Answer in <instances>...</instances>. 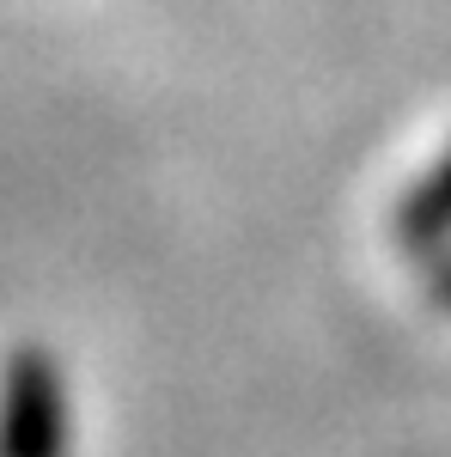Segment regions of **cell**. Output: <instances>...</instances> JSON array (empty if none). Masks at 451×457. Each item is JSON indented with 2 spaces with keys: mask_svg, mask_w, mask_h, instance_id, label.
I'll return each mask as SVG.
<instances>
[{
  "mask_svg": "<svg viewBox=\"0 0 451 457\" xmlns=\"http://www.w3.org/2000/svg\"><path fill=\"white\" fill-rule=\"evenodd\" d=\"M79 409H73L68 360L49 342L0 348V457H73Z\"/></svg>",
  "mask_w": 451,
  "mask_h": 457,
  "instance_id": "6da1fadb",
  "label": "cell"
},
{
  "mask_svg": "<svg viewBox=\"0 0 451 457\" xmlns=\"http://www.w3.org/2000/svg\"><path fill=\"white\" fill-rule=\"evenodd\" d=\"M390 245L403 250V256H415V262H433V256L451 250V146L390 208Z\"/></svg>",
  "mask_w": 451,
  "mask_h": 457,
  "instance_id": "7a4b0ae2",
  "label": "cell"
},
{
  "mask_svg": "<svg viewBox=\"0 0 451 457\" xmlns=\"http://www.w3.org/2000/svg\"><path fill=\"white\" fill-rule=\"evenodd\" d=\"M421 293H427V305H433V312H446V317H451V250L427 262V275H421Z\"/></svg>",
  "mask_w": 451,
  "mask_h": 457,
  "instance_id": "3957f363",
  "label": "cell"
}]
</instances>
